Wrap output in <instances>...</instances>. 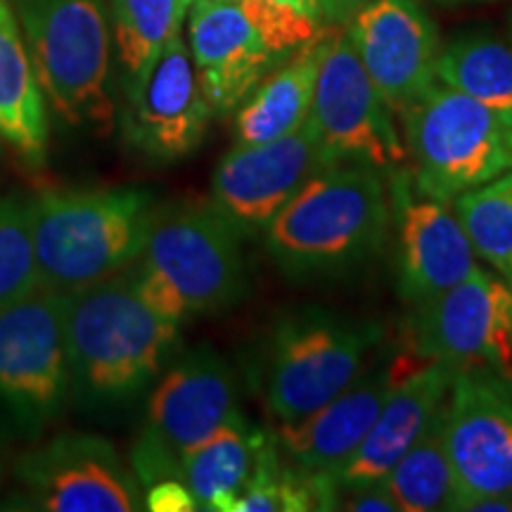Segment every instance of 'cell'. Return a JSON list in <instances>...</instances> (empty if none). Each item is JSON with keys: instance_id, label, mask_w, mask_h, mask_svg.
<instances>
[{"instance_id": "44dd1931", "label": "cell", "mask_w": 512, "mask_h": 512, "mask_svg": "<svg viewBox=\"0 0 512 512\" xmlns=\"http://www.w3.org/2000/svg\"><path fill=\"white\" fill-rule=\"evenodd\" d=\"M0 143L31 169L48 159V100L10 0H0Z\"/></svg>"}, {"instance_id": "83f0119b", "label": "cell", "mask_w": 512, "mask_h": 512, "mask_svg": "<svg viewBox=\"0 0 512 512\" xmlns=\"http://www.w3.org/2000/svg\"><path fill=\"white\" fill-rule=\"evenodd\" d=\"M31 197L19 192L0 195V311L41 292Z\"/></svg>"}, {"instance_id": "e0dca14e", "label": "cell", "mask_w": 512, "mask_h": 512, "mask_svg": "<svg viewBox=\"0 0 512 512\" xmlns=\"http://www.w3.org/2000/svg\"><path fill=\"white\" fill-rule=\"evenodd\" d=\"M389 178L399 235L396 292L403 304L420 306L475 273L477 254L451 204L420 195L406 166L389 171Z\"/></svg>"}, {"instance_id": "9a60e30c", "label": "cell", "mask_w": 512, "mask_h": 512, "mask_svg": "<svg viewBox=\"0 0 512 512\" xmlns=\"http://www.w3.org/2000/svg\"><path fill=\"white\" fill-rule=\"evenodd\" d=\"M441 430L460 489L458 501L463 496H512V384L508 380L484 370L453 375Z\"/></svg>"}, {"instance_id": "3957f363", "label": "cell", "mask_w": 512, "mask_h": 512, "mask_svg": "<svg viewBox=\"0 0 512 512\" xmlns=\"http://www.w3.org/2000/svg\"><path fill=\"white\" fill-rule=\"evenodd\" d=\"M245 238L214 204H157L145 249L126 268L140 297L185 323L238 306L249 294Z\"/></svg>"}, {"instance_id": "1f68e13d", "label": "cell", "mask_w": 512, "mask_h": 512, "mask_svg": "<svg viewBox=\"0 0 512 512\" xmlns=\"http://www.w3.org/2000/svg\"><path fill=\"white\" fill-rule=\"evenodd\" d=\"M366 3L370 0H320V10H323L325 22H342V19L354 17Z\"/></svg>"}, {"instance_id": "277c9868", "label": "cell", "mask_w": 512, "mask_h": 512, "mask_svg": "<svg viewBox=\"0 0 512 512\" xmlns=\"http://www.w3.org/2000/svg\"><path fill=\"white\" fill-rule=\"evenodd\" d=\"M157 202L143 188L48 190L31 197L43 290L72 294L126 271L145 249Z\"/></svg>"}, {"instance_id": "e575fe53", "label": "cell", "mask_w": 512, "mask_h": 512, "mask_svg": "<svg viewBox=\"0 0 512 512\" xmlns=\"http://www.w3.org/2000/svg\"><path fill=\"white\" fill-rule=\"evenodd\" d=\"M508 124H510V136H512V114L508 117Z\"/></svg>"}, {"instance_id": "4fadbf2b", "label": "cell", "mask_w": 512, "mask_h": 512, "mask_svg": "<svg viewBox=\"0 0 512 512\" xmlns=\"http://www.w3.org/2000/svg\"><path fill=\"white\" fill-rule=\"evenodd\" d=\"M15 475L34 508L46 512H136L143 484L112 441L60 434L17 458Z\"/></svg>"}, {"instance_id": "d6986e66", "label": "cell", "mask_w": 512, "mask_h": 512, "mask_svg": "<svg viewBox=\"0 0 512 512\" xmlns=\"http://www.w3.org/2000/svg\"><path fill=\"white\" fill-rule=\"evenodd\" d=\"M425 358L411 351L375 358L335 399L302 420L280 422L278 448L292 465L309 472H332L361 446L394 387Z\"/></svg>"}, {"instance_id": "2e32d148", "label": "cell", "mask_w": 512, "mask_h": 512, "mask_svg": "<svg viewBox=\"0 0 512 512\" xmlns=\"http://www.w3.org/2000/svg\"><path fill=\"white\" fill-rule=\"evenodd\" d=\"M325 169L309 121L283 138L235 143L211 178V204L242 238L264 233L280 209L313 174Z\"/></svg>"}, {"instance_id": "d590c367", "label": "cell", "mask_w": 512, "mask_h": 512, "mask_svg": "<svg viewBox=\"0 0 512 512\" xmlns=\"http://www.w3.org/2000/svg\"><path fill=\"white\" fill-rule=\"evenodd\" d=\"M192 3H195V0H192Z\"/></svg>"}, {"instance_id": "4316f807", "label": "cell", "mask_w": 512, "mask_h": 512, "mask_svg": "<svg viewBox=\"0 0 512 512\" xmlns=\"http://www.w3.org/2000/svg\"><path fill=\"white\" fill-rule=\"evenodd\" d=\"M192 0H112L114 38L126 81L136 79L169 41L181 36Z\"/></svg>"}, {"instance_id": "30bf717a", "label": "cell", "mask_w": 512, "mask_h": 512, "mask_svg": "<svg viewBox=\"0 0 512 512\" xmlns=\"http://www.w3.org/2000/svg\"><path fill=\"white\" fill-rule=\"evenodd\" d=\"M238 380L211 344H197L166 366L152 387L131 467L143 489L178 477L188 448L214 434L238 413Z\"/></svg>"}, {"instance_id": "603a6c76", "label": "cell", "mask_w": 512, "mask_h": 512, "mask_svg": "<svg viewBox=\"0 0 512 512\" xmlns=\"http://www.w3.org/2000/svg\"><path fill=\"white\" fill-rule=\"evenodd\" d=\"M268 437L240 411L178 460V477L188 484L197 508L230 512L252 477Z\"/></svg>"}, {"instance_id": "d4e9b609", "label": "cell", "mask_w": 512, "mask_h": 512, "mask_svg": "<svg viewBox=\"0 0 512 512\" xmlns=\"http://www.w3.org/2000/svg\"><path fill=\"white\" fill-rule=\"evenodd\" d=\"M441 413L444 408L432 420V425L422 432V437L403 453L399 463L389 470V475L382 479L389 494L399 503L401 512L456 508L460 489L446 453Z\"/></svg>"}, {"instance_id": "7402d4cb", "label": "cell", "mask_w": 512, "mask_h": 512, "mask_svg": "<svg viewBox=\"0 0 512 512\" xmlns=\"http://www.w3.org/2000/svg\"><path fill=\"white\" fill-rule=\"evenodd\" d=\"M332 36L335 29H320L249 93L235 117V143H268L297 131L309 119L320 62Z\"/></svg>"}, {"instance_id": "6da1fadb", "label": "cell", "mask_w": 512, "mask_h": 512, "mask_svg": "<svg viewBox=\"0 0 512 512\" xmlns=\"http://www.w3.org/2000/svg\"><path fill=\"white\" fill-rule=\"evenodd\" d=\"M181 323L140 297L128 271L64 294L69 401L114 411L138 399L174 361Z\"/></svg>"}, {"instance_id": "f546056e", "label": "cell", "mask_w": 512, "mask_h": 512, "mask_svg": "<svg viewBox=\"0 0 512 512\" xmlns=\"http://www.w3.org/2000/svg\"><path fill=\"white\" fill-rule=\"evenodd\" d=\"M337 510L351 512H401L384 482L337 491Z\"/></svg>"}, {"instance_id": "8992f818", "label": "cell", "mask_w": 512, "mask_h": 512, "mask_svg": "<svg viewBox=\"0 0 512 512\" xmlns=\"http://www.w3.org/2000/svg\"><path fill=\"white\" fill-rule=\"evenodd\" d=\"M320 31L316 19L273 0H195L190 55L211 117H226Z\"/></svg>"}, {"instance_id": "f1b7e54d", "label": "cell", "mask_w": 512, "mask_h": 512, "mask_svg": "<svg viewBox=\"0 0 512 512\" xmlns=\"http://www.w3.org/2000/svg\"><path fill=\"white\" fill-rule=\"evenodd\" d=\"M145 508L152 512H192L197 508L195 496L181 477H166L150 484L145 491Z\"/></svg>"}, {"instance_id": "ffe728a7", "label": "cell", "mask_w": 512, "mask_h": 512, "mask_svg": "<svg viewBox=\"0 0 512 512\" xmlns=\"http://www.w3.org/2000/svg\"><path fill=\"white\" fill-rule=\"evenodd\" d=\"M453 370L439 361H420L396 384L373 430L342 465L328 472L337 491L377 484L437 418L453 382Z\"/></svg>"}, {"instance_id": "836d02e7", "label": "cell", "mask_w": 512, "mask_h": 512, "mask_svg": "<svg viewBox=\"0 0 512 512\" xmlns=\"http://www.w3.org/2000/svg\"><path fill=\"white\" fill-rule=\"evenodd\" d=\"M508 24H510V43H512V12H510V19H508Z\"/></svg>"}, {"instance_id": "ba28073f", "label": "cell", "mask_w": 512, "mask_h": 512, "mask_svg": "<svg viewBox=\"0 0 512 512\" xmlns=\"http://www.w3.org/2000/svg\"><path fill=\"white\" fill-rule=\"evenodd\" d=\"M382 328L368 320L302 306L273 325L266 347L264 394L278 422L302 420L342 394L377 347Z\"/></svg>"}, {"instance_id": "8fae6325", "label": "cell", "mask_w": 512, "mask_h": 512, "mask_svg": "<svg viewBox=\"0 0 512 512\" xmlns=\"http://www.w3.org/2000/svg\"><path fill=\"white\" fill-rule=\"evenodd\" d=\"M375 83L363 67L347 29H335L316 81L309 124L325 166L368 164L389 174L408 162L406 143Z\"/></svg>"}, {"instance_id": "ac0fdd59", "label": "cell", "mask_w": 512, "mask_h": 512, "mask_svg": "<svg viewBox=\"0 0 512 512\" xmlns=\"http://www.w3.org/2000/svg\"><path fill=\"white\" fill-rule=\"evenodd\" d=\"M363 67L396 117L437 86V27L413 0H370L347 27Z\"/></svg>"}, {"instance_id": "7a4b0ae2", "label": "cell", "mask_w": 512, "mask_h": 512, "mask_svg": "<svg viewBox=\"0 0 512 512\" xmlns=\"http://www.w3.org/2000/svg\"><path fill=\"white\" fill-rule=\"evenodd\" d=\"M392 200L382 171L332 164L313 174L264 230V245L287 278L344 275L382 252Z\"/></svg>"}, {"instance_id": "5bb4252c", "label": "cell", "mask_w": 512, "mask_h": 512, "mask_svg": "<svg viewBox=\"0 0 512 512\" xmlns=\"http://www.w3.org/2000/svg\"><path fill=\"white\" fill-rule=\"evenodd\" d=\"M211 110L183 36L164 46L136 79L126 81L124 140L159 164L190 157L202 145Z\"/></svg>"}, {"instance_id": "52a82bcc", "label": "cell", "mask_w": 512, "mask_h": 512, "mask_svg": "<svg viewBox=\"0 0 512 512\" xmlns=\"http://www.w3.org/2000/svg\"><path fill=\"white\" fill-rule=\"evenodd\" d=\"M403 143L420 195L453 204L512 169L508 117L437 83L401 114Z\"/></svg>"}, {"instance_id": "9c48e42d", "label": "cell", "mask_w": 512, "mask_h": 512, "mask_svg": "<svg viewBox=\"0 0 512 512\" xmlns=\"http://www.w3.org/2000/svg\"><path fill=\"white\" fill-rule=\"evenodd\" d=\"M69 401L64 294L41 290L0 311V441H34Z\"/></svg>"}, {"instance_id": "cb8c5ba5", "label": "cell", "mask_w": 512, "mask_h": 512, "mask_svg": "<svg viewBox=\"0 0 512 512\" xmlns=\"http://www.w3.org/2000/svg\"><path fill=\"white\" fill-rule=\"evenodd\" d=\"M437 79L444 86L512 114V43L489 31H465L441 48Z\"/></svg>"}, {"instance_id": "4dcf8cb0", "label": "cell", "mask_w": 512, "mask_h": 512, "mask_svg": "<svg viewBox=\"0 0 512 512\" xmlns=\"http://www.w3.org/2000/svg\"><path fill=\"white\" fill-rule=\"evenodd\" d=\"M456 510L465 512H512V496H463Z\"/></svg>"}, {"instance_id": "7c38bea8", "label": "cell", "mask_w": 512, "mask_h": 512, "mask_svg": "<svg viewBox=\"0 0 512 512\" xmlns=\"http://www.w3.org/2000/svg\"><path fill=\"white\" fill-rule=\"evenodd\" d=\"M408 351L453 373L484 370L512 382V285L482 266L432 302L413 306Z\"/></svg>"}, {"instance_id": "5b68a950", "label": "cell", "mask_w": 512, "mask_h": 512, "mask_svg": "<svg viewBox=\"0 0 512 512\" xmlns=\"http://www.w3.org/2000/svg\"><path fill=\"white\" fill-rule=\"evenodd\" d=\"M48 105L72 128L107 133L112 34L102 0H10Z\"/></svg>"}, {"instance_id": "d6a6232c", "label": "cell", "mask_w": 512, "mask_h": 512, "mask_svg": "<svg viewBox=\"0 0 512 512\" xmlns=\"http://www.w3.org/2000/svg\"><path fill=\"white\" fill-rule=\"evenodd\" d=\"M273 3L278 5H285V8H292L297 12H302V15L316 19L318 24H323V10H320V0H273Z\"/></svg>"}, {"instance_id": "8d00e7d4", "label": "cell", "mask_w": 512, "mask_h": 512, "mask_svg": "<svg viewBox=\"0 0 512 512\" xmlns=\"http://www.w3.org/2000/svg\"><path fill=\"white\" fill-rule=\"evenodd\" d=\"M510 384H512V382H510Z\"/></svg>"}, {"instance_id": "484cf974", "label": "cell", "mask_w": 512, "mask_h": 512, "mask_svg": "<svg viewBox=\"0 0 512 512\" xmlns=\"http://www.w3.org/2000/svg\"><path fill=\"white\" fill-rule=\"evenodd\" d=\"M477 259L512 285V169L453 200Z\"/></svg>"}]
</instances>
